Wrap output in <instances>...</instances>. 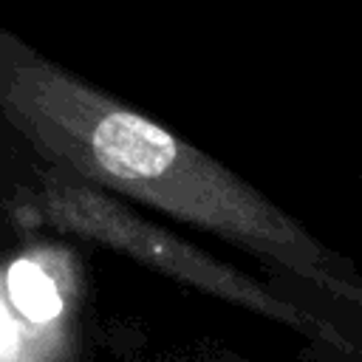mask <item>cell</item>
Wrapping results in <instances>:
<instances>
[{"instance_id":"6da1fadb","label":"cell","mask_w":362,"mask_h":362,"mask_svg":"<svg viewBox=\"0 0 362 362\" xmlns=\"http://www.w3.org/2000/svg\"><path fill=\"white\" fill-rule=\"evenodd\" d=\"M0 116L34 153L124 201L209 232L263 272L359 314L362 277L337 249L209 153L0 28Z\"/></svg>"},{"instance_id":"7a4b0ae2","label":"cell","mask_w":362,"mask_h":362,"mask_svg":"<svg viewBox=\"0 0 362 362\" xmlns=\"http://www.w3.org/2000/svg\"><path fill=\"white\" fill-rule=\"evenodd\" d=\"M20 232L110 249L195 294L221 300L294 331L320 362H362L359 314L277 274L243 272L178 232L150 221L130 201L40 161L20 209Z\"/></svg>"},{"instance_id":"3957f363","label":"cell","mask_w":362,"mask_h":362,"mask_svg":"<svg viewBox=\"0 0 362 362\" xmlns=\"http://www.w3.org/2000/svg\"><path fill=\"white\" fill-rule=\"evenodd\" d=\"M40 161L34 147L0 116V246L23 235L20 209L40 173Z\"/></svg>"},{"instance_id":"277c9868","label":"cell","mask_w":362,"mask_h":362,"mask_svg":"<svg viewBox=\"0 0 362 362\" xmlns=\"http://www.w3.org/2000/svg\"><path fill=\"white\" fill-rule=\"evenodd\" d=\"M82 362H255L221 339H178V342H99Z\"/></svg>"}]
</instances>
